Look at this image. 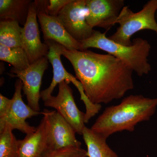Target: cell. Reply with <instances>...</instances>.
<instances>
[{
	"label": "cell",
	"mask_w": 157,
	"mask_h": 157,
	"mask_svg": "<svg viewBox=\"0 0 157 157\" xmlns=\"http://www.w3.org/2000/svg\"><path fill=\"white\" fill-rule=\"evenodd\" d=\"M62 55L73 66L76 78L93 104H108L134 89V71L111 55L64 47Z\"/></svg>",
	"instance_id": "cell-1"
},
{
	"label": "cell",
	"mask_w": 157,
	"mask_h": 157,
	"mask_svg": "<svg viewBox=\"0 0 157 157\" xmlns=\"http://www.w3.org/2000/svg\"><path fill=\"white\" fill-rule=\"evenodd\" d=\"M157 107V98L131 95L119 104L107 107L90 128L107 139L117 132H133L137 124L149 120Z\"/></svg>",
	"instance_id": "cell-2"
},
{
	"label": "cell",
	"mask_w": 157,
	"mask_h": 157,
	"mask_svg": "<svg viewBox=\"0 0 157 157\" xmlns=\"http://www.w3.org/2000/svg\"><path fill=\"white\" fill-rule=\"evenodd\" d=\"M82 50L87 48H98L119 59L131 68L138 76L147 74L151 70L148 62L150 44L145 39L136 38L129 46L121 45L106 36V33L94 31L88 39L79 42Z\"/></svg>",
	"instance_id": "cell-3"
},
{
	"label": "cell",
	"mask_w": 157,
	"mask_h": 157,
	"mask_svg": "<svg viewBox=\"0 0 157 157\" xmlns=\"http://www.w3.org/2000/svg\"><path fill=\"white\" fill-rule=\"evenodd\" d=\"M157 10V0L149 1L137 12H133L128 6H124L115 23L118 24L119 26L108 38L118 44L129 46L133 43L131 41L132 36L139 31L151 30L157 33L155 19Z\"/></svg>",
	"instance_id": "cell-4"
},
{
	"label": "cell",
	"mask_w": 157,
	"mask_h": 157,
	"mask_svg": "<svg viewBox=\"0 0 157 157\" xmlns=\"http://www.w3.org/2000/svg\"><path fill=\"white\" fill-rule=\"evenodd\" d=\"M22 82L17 79L15 83V91L11 99V105L6 113L0 117V132L6 129L17 130L26 135L36 131V127L32 126L26 121L27 120L42 112L35 111L23 101L21 90Z\"/></svg>",
	"instance_id": "cell-5"
},
{
	"label": "cell",
	"mask_w": 157,
	"mask_h": 157,
	"mask_svg": "<svg viewBox=\"0 0 157 157\" xmlns=\"http://www.w3.org/2000/svg\"><path fill=\"white\" fill-rule=\"evenodd\" d=\"M58 94L44 101V106L54 108L76 131L82 135L85 123V113L80 111L75 103L73 90L65 81L58 85Z\"/></svg>",
	"instance_id": "cell-6"
},
{
	"label": "cell",
	"mask_w": 157,
	"mask_h": 157,
	"mask_svg": "<svg viewBox=\"0 0 157 157\" xmlns=\"http://www.w3.org/2000/svg\"><path fill=\"white\" fill-rule=\"evenodd\" d=\"M47 121L48 151L67 147H81L76 131L56 110L42 112Z\"/></svg>",
	"instance_id": "cell-7"
},
{
	"label": "cell",
	"mask_w": 157,
	"mask_h": 157,
	"mask_svg": "<svg viewBox=\"0 0 157 157\" xmlns=\"http://www.w3.org/2000/svg\"><path fill=\"white\" fill-rule=\"evenodd\" d=\"M46 57L38 60L24 70L11 69L9 75L17 77L22 82V90L28 101V105L36 111H40L39 101L41 98L40 88L42 77L48 67Z\"/></svg>",
	"instance_id": "cell-8"
},
{
	"label": "cell",
	"mask_w": 157,
	"mask_h": 157,
	"mask_svg": "<svg viewBox=\"0 0 157 157\" xmlns=\"http://www.w3.org/2000/svg\"><path fill=\"white\" fill-rule=\"evenodd\" d=\"M87 13L86 0H72L57 17L70 36L80 42L90 38L95 31L86 21Z\"/></svg>",
	"instance_id": "cell-9"
},
{
	"label": "cell",
	"mask_w": 157,
	"mask_h": 157,
	"mask_svg": "<svg viewBox=\"0 0 157 157\" xmlns=\"http://www.w3.org/2000/svg\"><path fill=\"white\" fill-rule=\"evenodd\" d=\"M37 17L45 41L53 40L70 50H82L81 43L69 34L57 16L46 13L48 1H35Z\"/></svg>",
	"instance_id": "cell-10"
},
{
	"label": "cell",
	"mask_w": 157,
	"mask_h": 157,
	"mask_svg": "<svg viewBox=\"0 0 157 157\" xmlns=\"http://www.w3.org/2000/svg\"><path fill=\"white\" fill-rule=\"evenodd\" d=\"M37 17L36 6L34 1L30 7L21 35L22 48L25 51L30 64L46 57L49 51L48 45L41 42Z\"/></svg>",
	"instance_id": "cell-11"
},
{
	"label": "cell",
	"mask_w": 157,
	"mask_h": 157,
	"mask_svg": "<svg viewBox=\"0 0 157 157\" xmlns=\"http://www.w3.org/2000/svg\"><path fill=\"white\" fill-rule=\"evenodd\" d=\"M87 13L86 20L94 27L109 29L115 21L124 6V0H86Z\"/></svg>",
	"instance_id": "cell-12"
},
{
	"label": "cell",
	"mask_w": 157,
	"mask_h": 157,
	"mask_svg": "<svg viewBox=\"0 0 157 157\" xmlns=\"http://www.w3.org/2000/svg\"><path fill=\"white\" fill-rule=\"evenodd\" d=\"M45 43L49 48L46 57L52 65L53 76L49 86L40 92L41 98L43 101L52 95L55 88L62 82L65 81L68 84L72 82L75 86L79 82L76 77L68 73L62 63L61 56L65 47L53 40L45 41Z\"/></svg>",
	"instance_id": "cell-13"
},
{
	"label": "cell",
	"mask_w": 157,
	"mask_h": 157,
	"mask_svg": "<svg viewBox=\"0 0 157 157\" xmlns=\"http://www.w3.org/2000/svg\"><path fill=\"white\" fill-rule=\"evenodd\" d=\"M47 151V121L43 115L35 132L18 140L17 157H42Z\"/></svg>",
	"instance_id": "cell-14"
},
{
	"label": "cell",
	"mask_w": 157,
	"mask_h": 157,
	"mask_svg": "<svg viewBox=\"0 0 157 157\" xmlns=\"http://www.w3.org/2000/svg\"><path fill=\"white\" fill-rule=\"evenodd\" d=\"M87 147L88 157H119L117 154L109 147L107 138L86 126L82 133Z\"/></svg>",
	"instance_id": "cell-15"
},
{
	"label": "cell",
	"mask_w": 157,
	"mask_h": 157,
	"mask_svg": "<svg viewBox=\"0 0 157 157\" xmlns=\"http://www.w3.org/2000/svg\"><path fill=\"white\" fill-rule=\"evenodd\" d=\"M32 2L31 0H0L1 20H11L24 25Z\"/></svg>",
	"instance_id": "cell-16"
},
{
	"label": "cell",
	"mask_w": 157,
	"mask_h": 157,
	"mask_svg": "<svg viewBox=\"0 0 157 157\" xmlns=\"http://www.w3.org/2000/svg\"><path fill=\"white\" fill-rule=\"evenodd\" d=\"M22 29L17 21L11 20H1L0 44L10 48L22 47Z\"/></svg>",
	"instance_id": "cell-17"
},
{
	"label": "cell",
	"mask_w": 157,
	"mask_h": 157,
	"mask_svg": "<svg viewBox=\"0 0 157 157\" xmlns=\"http://www.w3.org/2000/svg\"><path fill=\"white\" fill-rule=\"evenodd\" d=\"M0 60L12 65L15 70H25L30 65L25 51L22 47L10 48L0 44Z\"/></svg>",
	"instance_id": "cell-18"
},
{
	"label": "cell",
	"mask_w": 157,
	"mask_h": 157,
	"mask_svg": "<svg viewBox=\"0 0 157 157\" xmlns=\"http://www.w3.org/2000/svg\"><path fill=\"white\" fill-rule=\"evenodd\" d=\"M18 140L11 129L0 132V157H17Z\"/></svg>",
	"instance_id": "cell-19"
},
{
	"label": "cell",
	"mask_w": 157,
	"mask_h": 157,
	"mask_svg": "<svg viewBox=\"0 0 157 157\" xmlns=\"http://www.w3.org/2000/svg\"><path fill=\"white\" fill-rule=\"evenodd\" d=\"M42 157H88L87 151L81 147H67L51 151Z\"/></svg>",
	"instance_id": "cell-20"
},
{
	"label": "cell",
	"mask_w": 157,
	"mask_h": 157,
	"mask_svg": "<svg viewBox=\"0 0 157 157\" xmlns=\"http://www.w3.org/2000/svg\"><path fill=\"white\" fill-rule=\"evenodd\" d=\"M72 0H50L46 9V13L51 16H57L60 11Z\"/></svg>",
	"instance_id": "cell-21"
},
{
	"label": "cell",
	"mask_w": 157,
	"mask_h": 157,
	"mask_svg": "<svg viewBox=\"0 0 157 157\" xmlns=\"http://www.w3.org/2000/svg\"><path fill=\"white\" fill-rule=\"evenodd\" d=\"M11 102V99H9L0 94V117L2 116L9 109Z\"/></svg>",
	"instance_id": "cell-22"
}]
</instances>
